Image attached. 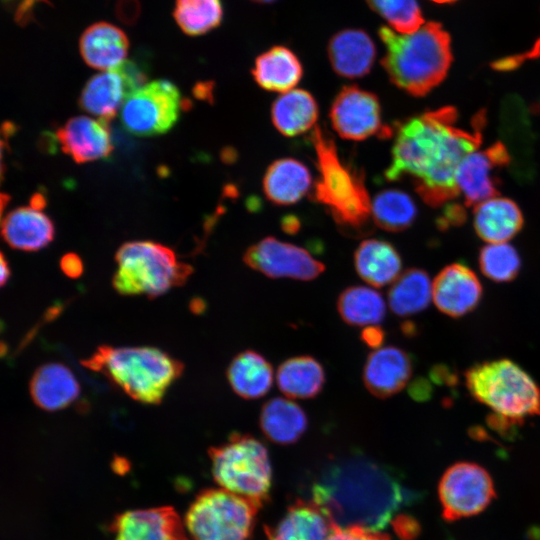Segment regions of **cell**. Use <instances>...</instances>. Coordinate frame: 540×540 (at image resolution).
<instances>
[{
    "mask_svg": "<svg viewBox=\"0 0 540 540\" xmlns=\"http://www.w3.org/2000/svg\"><path fill=\"white\" fill-rule=\"evenodd\" d=\"M456 121V110L445 107L397 124L386 179H411L419 196L433 207L459 196L456 172L464 158L479 148L482 125L464 130Z\"/></svg>",
    "mask_w": 540,
    "mask_h": 540,
    "instance_id": "obj_1",
    "label": "cell"
},
{
    "mask_svg": "<svg viewBox=\"0 0 540 540\" xmlns=\"http://www.w3.org/2000/svg\"><path fill=\"white\" fill-rule=\"evenodd\" d=\"M312 500L335 527L381 531L417 499L391 468L361 453L329 462L315 479Z\"/></svg>",
    "mask_w": 540,
    "mask_h": 540,
    "instance_id": "obj_2",
    "label": "cell"
},
{
    "mask_svg": "<svg viewBox=\"0 0 540 540\" xmlns=\"http://www.w3.org/2000/svg\"><path fill=\"white\" fill-rule=\"evenodd\" d=\"M385 46L381 64L391 82L414 96H424L446 77L452 62L449 34L437 22L424 23L412 33L382 26Z\"/></svg>",
    "mask_w": 540,
    "mask_h": 540,
    "instance_id": "obj_3",
    "label": "cell"
},
{
    "mask_svg": "<svg viewBox=\"0 0 540 540\" xmlns=\"http://www.w3.org/2000/svg\"><path fill=\"white\" fill-rule=\"evenodd\" d=\"M311 142L318 170L312 199L326 208L344 234H368L373 221L372 201L364 173L340 158L333 139L321 127H314Z\"/></svg>",
    "mask_w": 540,
    "mask_h": 540,
    "instance_id": "obj_4",
    "label": "cell"
},
{
    "mask_svg": "<svg viewBox=\"0 0 540 540\" xmlns=\"http://www.w3.org/2000/svg\"><path fill=\"white\" fill-rule=\"evenodd\" d=\"M82 365L102 373L132 399L159 404L184 369L183 363L155 347L103 345Z\"/></svg>",
    "mask_w": 540,
    "mask_h": 540,
    "instance_id": "obj_5",
    "label": "cell"
},
{
    "mask_svg": "<svg viewBox=\"0 0 540 540\" xmlns=\"http://www.w3.org/2000/svg\"><path fill=\"white\" fill-rule=\"evenodd\" d=\"M471 396L500 418L521 426L527 417L540 416V386L509 359L485 361L465 372Z\"/></svg>",
    "mask_w": 540,
    "mask_h": 540,
    "instance_id": "obj_6",
    "label": "cell"
},
{
    "mask_svg": "<svg viewBox=\"0 0 540 540\" xmlns=\"http://www.w3.org/2000/svg\"><path fill=\"white\" fill-rule=\"evenodd\" d=\"M115 260L117 270L112 283L122 295L160 296L185 284L193 271L169 247L152 241L123 244Z\"/></svg>",
    "mask_w": 540,
    "mask_h": 540,
    "instance_id": "obj_7",
    "label": "cell"
},
{
    "mask_svg": "<svg viewBox=\"0 0 540 540\" xmlns=\"http://www.w3.org/2000/svg\"><path fill=\"white\" fill-rule=\"evenodd\" d=\"M218 485L258 506L268 499L272 467L265 445L249 434L233 433L227 442L208 451Z\"/></svg>",
    "mask_w": 540,
    "mask_h": 540,
    "instance_id": "obj_8",
    "label": "cell"
},
{
    "mask_svg": "<svg viewBox=\"0 0 540 540\" xmlns=\"http://www.w3.org/2000/svg\"><path fill=\"white\" fill-rule=\"evenodd\" d=\"M259 508L223 488L206 489L191 503L184 525L192 540H250Z\"/></svg>",
    "mask_w": 540,
    "mask_h": 540,
    "instance_id": "obj_9",
    "label": "cell"
},
{
    "mask_svg": "<svg viewBox=\"0 0 540 540\" xmlns=\"http://www.w3.org/2000/svg\"><path fill=\"white\" fill-rule=\"evenodd\" d=\"M181 109L178 88L158 79L132 92L124 101L120 120L129 133L147 137L167 132L177 122Z\"/></svg>",
    "mask_w": 540,
    "mask_h": 540,
    "instance_id": "obj_10",
    "label": "cell"
},
{
    "mask_svg": "<svg viewBox=\"0 0 540 540\" xmlns=\"http://www.w3.org/2000/svg\"><path fill=\"white\" fill-rule=\"evenodd\" d=\"M443 518L447 521L477 515L494 499L489 473L472 462H457L443 474L439 483Z\"/></svg>",
    "mask_w": 540,
    "mask_h": 540,
    "instance_id": "obj_11",
    "label": "cell"
},
{
    "mask_svg": "<svg viewBox=\"0 0 540 540\" xmlns=\"http://www.w3.org/2000/svg\"><path fill=\"white\" fill-rule=\"evenodd\" d=\"M329 118L343 139L361 141L376 135L381 138L392 135V129L382 122L378 97L355 85L341 88L331 104Z\"/></svg>",
    "mask_w": 540,
    "mask_h": 540,
    "instance_id": "obj_12",
    "label": "cell"
},
{
    "mask_svg": "<svg viewBox=\"0 0 540 540\" xmlns=\"http://www.w3.org/2000/svg\"><path fill=\"white\" fill-rule=\"evenodd\" d=\"M243 261L251 269L270 278L310 281L325 270L306 249L269 236L248 247Z\"/></svg>",
    "mask_w": 540,
    "mask_h": 540,
    "instance_id": "obj_13",
    "label": "cell"
},
{
    "mask_svg": "<svg viewBox=\"0 0 540 540\" xmlns=\"http://www.w3.org/2000/svg\"><path fill=\"white\" fill-rule=\"evenodd\" d=\"M510 162V156L501 142L467 155L456 172V186L467 206L477 205L497 194L496 170Z\"/></svg>",
    "mask_w": 540,
    "mask_h": 540,
    "instance_id": "obj_14",
    "label": "cell"
},
{
    "mask_svg": "<svg viewBox=\"0 0 540 540\" xmlns=\"http://www.w3.org/2000/svg\"><path fill=\"white\" fill-rule=\"evenodd\" d=\"M109 530L114 540H189L178 513L168 506L120 513Z\"/></svg>",
    "mask_w": 540,
    "mask_h": 540,
    "instance_id": "obj_15",
    "label": "cell"
},
{
    "mask_svg": "<svg viewBox=\"0 0 540 540\" xmlns=\"http://www.w3.org/2000/svg\"><path fill=\"white\" fill-rule=\"evenodd\" d=\"M477 275L463 263L443 268L432 283V299L443 314L458 318L472 312L482 299Z\"/></svg>",
    "mask_w": 540,
    "mask_h": 540,
    "instance_id": "obj_16",
    "label": "cell"
},
{
    "mask_svg": "<svg viewBox=\"0 0 540 540\" xmlns=\"http://www.w3.org/2000/svg\"><path fill=\"white\" fill-rule=\"evenodd\" d=\"M412 372L413 361L408 352L396 346H384L368 355L362 379L373 396L386 399L407 385Z\"/></svg>",
    "mask_w": 540,
    "mask_h": 540,
    "instance_id": "obj_17",
    "label": "cell"
},
{
    "mask_svg": "<svg viewBox=\"0 0 540 540\" xmlns=\"http://www.w3.org/2000/svg\"><path fill=\"white\" fill-rule=\"evenodd\" d=\"M56 135L62 151L77 163L106 158L113 150L108 120L76 116L60 127Z\"/></svg>",
    "mask_w": 540,
    "mask_h": 540,
    "instance_id": "obj_18",
    "label": "cell"
},
{
    "mask_svg": "<svg viewBox=\"0 0 540 540\" xmlns=\"http://www.w3.org/2000/svg\"><path fill=\"white\" fill-rule=\"evenodd\" d=\"M375 57L374 42L361 29H343L329 40L328 58L339 76L354 79L367 75L373 67Z\"/></svg>",
    "mask_w": 540,
    "mask_h": 540,
    "instance_id": "obj_19",
    "label": "cell"
},
{
    "mask_svg": "<svg viewBox=\"0 0 540 540\" xmlns=\"http://www.w3.org/2000/svg\"><path fill=\"white\" fill-rule=\"evenodd\" d=\"M79 49L88 66L107 71L126 60L129 40L118 26L99 21L83 31L79 40Z\"/></svg>",
    "mask_w": 540,
    "mask_h": 540,
    "instance_id": "obj_20",
    "label": "cell"
},
{
    "mask_svg": "<svg viewBox=\"0 0 540 540\" xmlns=\"http://www.w3.org/2000/svg\"><path fill=\"white\" fill-rule=\"evenodd\" d=\"M133 92L122 71L115 67L92 76L82 89L79 104L86 112L110 120Z\"/></svg>",
    "mask_w": 540,
    "mask_h": 540,
    "instance_id": "obj_21",
    "label": "cell"
},
{
    "mask_svg": "<svg viewBox=\"0 0 540 540\" xmlns=\"http://www.w3.org/2000/svg\"><path fill=\"white\" fill-rule=\"evenodd\" d=\"M3 239L10 247L22 251H38L54 238V225L41 210L19 207L3 218Z\"/></svg>",
    "mask_w": 540,
    "mask_h": 540,
    "instance_id": "obj_22",
    "label": "cell"
},
{
    "mask_svg": "<svg viewBox=\"0 0 540 540\" xmlns=\"http://www.w3.org/2000/svg\"><path fill=\"white\" fill-rule=\"evenodd\" d=\"M30 393L34 403L46 411L70 405L79 395L80 386L65 365L49 363L40 366L32 376Z\"/></svg>",
    "mask_w": 540,
    "mask_h": 540,
    "instance_id": "obj_23",
    "label": "cell"
},
{
    "mask_svg": "<svg viewBox=\"0 0 540 540\" xmlns=\"http://www.w3.org/2000/svg\"><path fill=\"white\" fill-rule=\"evenodd\" d=\"M259 426L264 436L279 445L296 443L308 428V416L297 403L274 397L264 403L259 414Z\"/></svg>",
    "mask_w": 540,
    "mask_h": 540,
    "instance_id": "obj_24",
    "label": "cell"
},
{
    "mask_svg": "<svg viewBox=\"0 0 540 540\" xmlns=\"http://www.w3.org/2000/svg\"><path fill=\"white\" fill-rule=\"evenodd\" d=\"M310 170L294 158H281L269 165L263 178L266 198L276 205H291L310 190Z\"/></svg>",
    "mask_w": 540,
    "mask_h": 540,
    "instance_id": "obj_25",
    "label": "cell"
},
{
    "mask_svg": "<svg viewBox=\"0 0 540 540\" xmlns=\"http://www.w3.org/2000/svg\"><path fill=\"white\" fill-rule=\"evenodd\" d=\"M332 523L312 502L298 500L273 527H265L267 540H327Z\"/></svg>",
    "mask_w": 540,
    "mask_h": 540,
    "instance_id": "obj_26",
    "label": "cell"
},
{
    "mask_svg": "<svg viewBox=\"0 0 540 540\" xmlns=\"http://www.w3.org/2000/svg\"><path fill=\"white\" fill-rule=\"evenodd\" d=\"M522 224V213L510 199L495 196L475 207V230L489 244L506 243L520 231Z\"/></svg>",
    "mask_w": 540,
    "mask_h": 540,
    "instance_id": "obj_27",
    "label": "cell"
},
{
    "mask_svg": "<svg viewBox=\"0 0 540 540\" xmlns=\"http://www.w3.org/2000/svg\"><path fill=\"white\" fill-rule=\"evenodd\" d=\"M226 376L232 390L238 396L254 400L270 391L274 372L270 362L262 354L247 349L232 359Z\"/></svg>",
    "mask_w": 540,
    "mask_h": 540,
    "instance_id": "obj_28",
    "label": "cell"
},
{
    "mask_svg": "<svg viewBox=\"0 0 540 540\" xmlns=\"http://www.w3.org/2000/svg\"><path fill=\"white\" fill-rule=\"evenodd\" d=\"M354 266L366 283L373 287H383L398 278L402 260L391 243L380 239H366L354 252Z\"/></svg>",
    "mask_w": 540,
    "mask_h": 540,
    "instance_id": "obj_29",
    "label": "cell"
},
{
    "mask_svg": "<svg viewBox=\"0 0 540 540\" xmlns=\"http://www.w3.org/2000/svg\"><path fill=\"white\" fill-rule=\"evenodd\" d=\"M251 72L255 82L264 90L285 93L298 84L303 68L289 48L273 46L256 58Z\"/></svg>",
    "mask_w": 540,
    "mask_h": 540,
    "instance_id": "obj_30",
    "label": "cell"
},
{
    "mask_svg": "<svg viewBox=\"0 0 540 540\" xmlns=\"http://www.w3.org/2000/svg\"><path fill=\"white\" fill-rule=\"evenodd\" d=\"M279 390L289 398L312 399L323 390L325 369L314 357L295 356L283 361L276 372Z\"/></svg>",
    "mask_w": 540,
    "mask_h": 540,
    "instance_id": "obj_31",
    "label": "cell"
},
{
    "mask_svg": "<svg viewBox=\"0 0 540 540\" xmlns=\"http://www.w3.org/2000/svg\"><path fill=\"white\" fill-rule=\"evenodd\" d=\"M318 104L306 90L292 89L282 93L272 104L271 119L275 128L287 137L309 131L318 118Z\"/></svg>",
    "mask_w": 540,
    "mask_h": 540,
    "instance_id": "obj_32",
    "label": "cell"
},
{
    "mask_svg": "<svg viewBox=\"0 0 540 540\" xmlns=\"http://www.w3.org/2000/svg\"><path fill=\"white\" fill-rule=\"evenodd\" d=\"M432 299V283L422 269L404 271L388 291L391 311L400 317L412 316L425 310Z\"/></svg>",
    "mask_w": 540,
    "mask_h": 540,
    "instance_id": "obj_33",
    "label": "cell"
},
{
    "mask_svg": "<svg viewBox=\"0 0 540 540\" xmlns=\"http://www.w3.org/2000/svg\"><path fill=\"white\" fill-rule=\"evenodd\" d=\"M337 311L346 324L366 327L377 325L384 320L386 304L382 295L375 289L353 285L339 294Z\"/></svg>",
    "mask_w": 540,
    "mask_h": 540,
    "instance_id": "obj_34",
    "label": "cell"
},
{
    "mask_svg": "<svg viewBox=\"0 0 540 540\" xmlns=\"http://www.w3.org/2000/svg\"><path fill=\"white\" fill-rule=\"evenodd\" d=\"M417 208L413 199L404 191L386 189L372 201V219L376 226L389 232H400L414 222Z\"/></svg>",
    "mask_w": 540,
    "mask_h": 540,
    "instance_id": "obj_35",
    "label": "cell"
},
{
    "mask_svg": "<svg viewBox=\"0 0 540 540\" xmlns=\"http://www.w3.org/2000/svg\"><path fill=\"white\" fill-rule=\"evenodd\" d=\"M173 16L185 34L199 36L219 26L223 9L220 0H176Z\"/></svg>",
    "mask_w": 540,
    "mask_h": 540,
    "instance_id": "obj_36",
    "label": "cell"
},
{
    "mask_svg": "<svg viewBox=\"0 0 540 540\" xmlns=\"http://www.w3.org/2000/svg\"><path fill=\"white\" fill-rule=\"evenodd\" d=\"M479 266L486 277L494 282L503 283L517 277L521 260L513 246L507 243H491L481 249Z\"/></svg>",
    "mask_w": 540,
    "mask_h": 540,
    "instance_id": "obj_37",
    "label": "cell"
},
{
    "mask_svg": "<svg viewBox=\"0 0 540 540\" xmlns=\"http://www.w3.org/2000/svg\"><path fill=\"white\" fill-rule=\"evenodd\" d=\"M369 7L399 33H412L425 22L416 0H366Z\"/></svg>",
    "mask_w": 540,
    "mask_h": 540,
    "instance_id": "obj_38",
    "label": "cell"
},
{
    "mask_svg": "<svg viewBox=\"0 0 540 540\" xmlns=\"http://www.w3.org/2000/svg\"><path fill=\"white\" fill-rule=\"evenodd\" d=\"M327 540H390L389 536L380 531H372L361 527L333 526Z\"/></svg>",
    "mask_w": 540,
    "mask_h": 540,
    "instance_id": "obj_39",
    "label": "cell"
},
{
    "mask_svg": "<svg viewBox=\"0 0 540 540\" xmlns=\"http://www.w3.org/2000/svg\"><path fill=\"white\" fill-rule=\"evenodd\" d=\"M360 340L369 348L378 349L385 341V331L378 325H369L360 333Z\"/></svg>",
    "mask_w": 540,
    "mask_h": 540,
    "instance_id": "obj_40",
    "label": "cell"
},
{
    "mask_svg": "<svg viewBox=\"0 0 540 540\" xmlns=\"http://www.w3.org/2000/svg\"><path fill=\"white\" fill-rule=\"evenodd\" d=\"M63 272L70 277H77L81 274L83 266L80 258L73 253L66 254L61 260Z\"/></svg>",
    "mask_w": 540,
    "mask_h": 540,
    "instance_id": "obj_41",
    "label": "cell"
},
{
    "mask_svg": "<svg viewBox=\"0 0 540 540\" xmlns=\"http://www.w3.org/2000/svg\"><path fill=\"white\" fill-rule=\"evenodd\" d=\"M410 396L416 401H425L431 395V387L425 379L419 378L409 387Z\"/></svg>",
    "mask_w": 540,
    "mask_h": 540,
    "instance_id": "obj_42",
    "label": "cell"
},
{
    "mask_svg": "<svg viewBox=\"0 0 540 540\" xmlns=\"http://www.w3.org/2000/svg\"><path fill=\"white\" fill-rule=\"evenodd\" d=\"M537 56H540V39L536 42V44L533 46V48L529 51V53L524 54L521 57H514V60H505L501 61L499 64L500 68H511L513 65H517V63L522 59L521 61L527 59V58H535Z\"/></svg>",
    "mask_w": 540,
    "mask_h": 540,
    "instance_id": "obj_43",
    "label": "cell"
},
{
    "mask_svg": "<svg viewBox=\"0 0 540 540\" xmlns=\"http://www.w3.org/2000/svg\"><path fill=\"white\" fill-rule=\"evenodd\" d=\"M282 228L286 233L294 234L300 228V224H299V221L295 217L287 216L282 221Z\"/></svg>",
    "mask_w": 540,
    "mask_h": 540,
    "instance_id": "obj_44",
    "label": "cell"
},
{
    "mask_svg": "<svg viewBox=\"0 0 540 540\" xmlns=\"http://www.w3.org/2000/svg\"><path fill=\"white\" fill-rule=\"evenodd\" d=\"M9 276H10V269L2 253L1 254V285L2 286L5 285V283L8 281Z\"/></svg>",
    "mask_w": 540,
    "mask_h": 540,
    "instance_id": "obj_45",
    "label": "cell"
},
{
    "mask_svg": "<svg viewBox=\"0 0 540 540\" xmlns=\"http://www.w3.org/2000/svg\"><path fill=\"white\" fill-rule=\"evenodd\" d=\"M31 207L41 210L46 204L44 196L40 193L34 194L30 200Z\"/></svg>",
    "mask_w": 540,
    "mask_h": 540,
    "instance_id": "obj_46",
    "label": "cell"
},
{
    "mask_svg": "<svg viewBox=\"0 0 540 540\" xmlns=\"http://www.w3.org/2000/svg\"><path fill=\"white\" fill-rule=\"evenodd\" d=\"M252 1L264 4V3H272L275 0H252Z\"/></svg>",
    "mask_w": 540,
    "mask_h": 540,
    "instance_id": "obj_47",
    "label": "cell"
},
{
    "mask_svg": "<svg viewBox=\"0 0 540 540\" xmlns=\"http://www.w3.org/2000/svg\"><path fill=\"white\" fill-rule=\"evenodd\" d=\"M432 1L437 2V3H447V2H452L455 0H432Z\"/></svg>",
    "mask_w": 540,
    "mask_h": 540,
    "instance_id": "obj_48",
    "label": "cell"
}]
</instances>
